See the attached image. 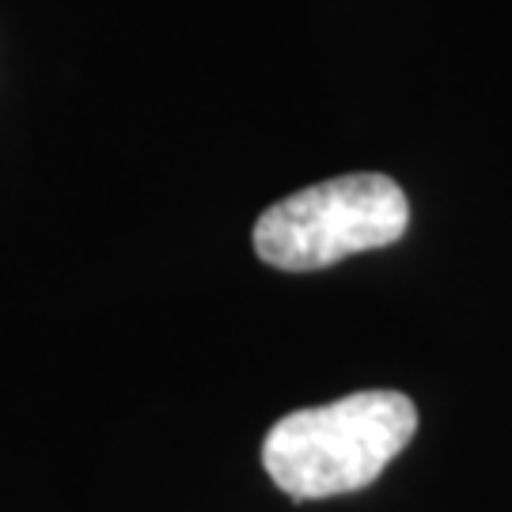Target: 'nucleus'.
Instances as JSON below:
<instances>
[{
    "instance_id": "nucleus-1",
    "label": "nucleus",
    "mask_w": 512,
    "mask_h": 512,
    "mask_svg": "<svg viewBox=\"0 0 512 512\" xmlns=\"http://www.w3.org/2000/svg\"><path fill=\"white\" fill-rule=\"evenodd\" d=\"M414 433L418 406L410 395L357 391L285 414L262 440V463L281 494L323 501L372 486Z\"/></svg>"
},
{
    "instance_id": "nucleus-2",
    "label": "nucleus",
    "mask_w": 512,
    "mask_h": 512,
    "mask_svg": "<svg viewBox=\"0 0 512 512\" xmlns=\"http://www.w3.org/2000/svg\"><path fill=\"white\" fill-rule=\"evenodd\" d=\"M410 228L403 186L380 171H353L296 190L255 224V255L285 274L338 266L361 251L399 243Z\"/></svg>"
}]
</instances>
